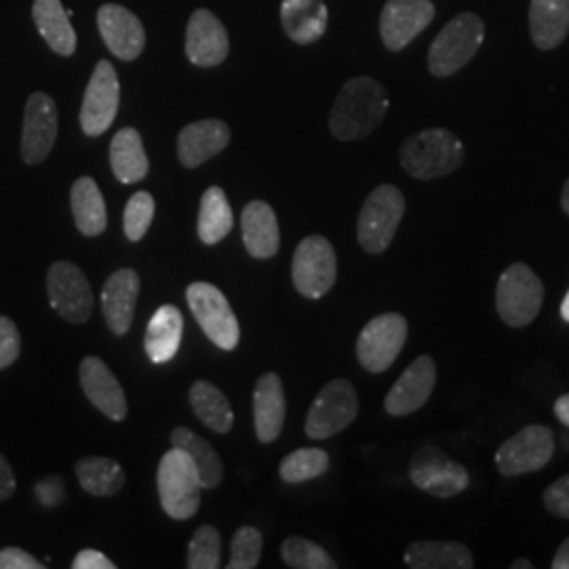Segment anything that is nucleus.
Instances as JSON below:
<instances>
[{
  "instance_id": "4be33fe9",
  "label": "nucleus",
  "mask_w": 569,
  "mask_h": 569,
  "mask_svg": "<svg viewBox=\"0 0 569 569\" xmlns=\"http://www.w3.org/2000/svg\"><path fill=\"white\" fill-rule=\"evenodd\" d=\"M230 142V127L220 119L186 124L178 136V157L186 169H194L218 157Z\"/></svg>"
},
{
  "instance_id": "39448f33",
  "label": "nucleus",
  "mask_w": 569,
  "mask_h": 569,
  "mask_svg": "<svg viewBox=\"0 0 569 569\" xmlns=\"http://www.w3.org/2000/svg\"><path fill=\"white\" fill-rule=\"evenodd\" d=\"M403 213L406 197L392 183L378 186L367 197L357 222V239L367 253L380 256L387 251L403 220Z\"/></svg>"
},
{
  "instance_id": "2f4dec72",
  "label": "nucleus",
  "mask_w": 569,
  "mask_h": 569,
  "mask_svg": "<svg viewBox=\"0 0 569 569\" xmlns=\"http://www.w3.org/2000/svg\"><path fill=\"white\" fill-rule=\"evenodd\" d=\"M190 406L204 427L226 435L234 427V413L224 392L207 380H197L190 387Z\"/></svg>"
},
{
  "instance_id": "e433bc0d",
  "label": "nucleus",
  "mask_w": 569,
  "mask_h": 569,
  "mask_svg": "<svg viewBox=\"0 0 569 569\" xmlns=\"http://www.w3.org/2000/svg\"><path fill=\"white\" fill-rule=\"evenodd\" d=\"M281 557L289 568L296 569H336L338 563L323 547L315 545L300 536L287 538L281 547Z\"/></svg>"
},
{
  "instance_id": "49530a36",
  "label": "nucleus",
  "mask_w": 569,
  "mask_h": 569,
  "mask_svg": "<svg viewBox=\"0 0 569 569\" xmlns=\"http://www.w3.org/2000/svg\"><path fill=\"white\" fill-rule=\"evenodd\" d=\"M16 475H13V468L9 465V460L0 453V502L9 500L13 493H16Z\"/></svg>"
},
{
  "instance_id": "2eb2a0df",
  "label": "nucleus",
  "mask_w": 569,
  "mask_h": 569,
  "mask_svg": "<svg viewBox=\"0 0 569 569\" xmlns=\"http://www.w3.org/2000/svg\"><path fill=\"white\" fill-rule=\"evenodd\" d=\"M58 106L51 96L37 91L28 98L23 110L21 131V159L23 163L39 164L49 157L58 140Z\"/></svg>"
},
{
  "instance_id": "20e7f679",
  "label": "nucleus",
  "mask_w": 569,
  "mask_h": 569,
  "mask_svg": "<svg viewBox=\"0 0 569 569\" xmlns=\"http://www.w3.org/2000/svg\"><path fill=\"white\" fill-rule=\"evenodd\" d=\"M486 39L483 20L475 13H460L443 26L428 51L430 74L446 79L460 72L477 56Z\"/></svg>"
},
{
  "instance_id": "3c124183",
  "label": "nucleus",
  "mask_w": 569,
  "mask_h": 569,
  "mask_svg": "<svg viewBox=\"0 0 569 569\" xmlns=\"http://www.w3.org/2000/svg\"><path fill=\"white\" fill-rule=\"evenodd\" d=\"M533 568V563L528 561V559H517V561H512L510 563V569H531Z\"/></svg>"
},
{
  "instance_id": "5701e85b",
  "label": "nucleus",
  "mask_w": 569,
  "mask_h": 569,
  "mask_svg": "<svg viewBox=\"0 0 569 569\" xmlns=\"http://www.w3.org/2000/svg\"><path fill=\"white\" fill-rule=\"evenodd\" d=\"M243 243L251 258L270 260L279 253L281 230L277 213L264 201H251L243 209Z\"/></svg>"
},
{
  "instance_id": "c756f323",
  "label": "nucleus",
  "mask_w": 569,
  "mask_h": 569,
  "mask_svg": "<svg viewBox=\"0 0 569 569\" xmlns=\"http://www.w3.org/2000/svg\"><path fill=\"white\" fill-rule=\"evenodd\" d=\"M72 218L82 237H100L108 228L102 190L93 178H79L70 190Z\"/></svg>"
},
{
  "instance_id": "1a4fd4ad",
  "label": "nucleus",
  "mask_w": 569,
  "mask_h": 569,
  "mask_svg": "<svg viewBox=\"0 0 569 569\" xmlns=\"http://www.w3.org/2000/svg\"><path fill=\"white\" fill-rule=\"evenodd\" d=\"M338 277V260L333 244L321 234L306 237L302 243L296 247L293 262H291V279L296 291L308 300H319L336 283Z\"/></svg>"
},
{
  "instance_id": "a18cd8bd",
  "label": "nucleus",
  "mask_w": 569,
  "mask_h": 569,
  "mask_svg": "<svg viewBox=\"0 0 569 569\" xmlns=\"http://www.w3.org/2000/svg\"><path fill=\"white\" fill-rule=\"evenodd\" d=\"M74 569H114L117 566L100 552V550L84 549L72 561Z\"/></svg>"
},
{
  "instance_id": "0eeeda50",
  "label": "nucleus",
  "mask_w": 569,
  "mask_h": 569,
  "mask_svg": "<svg viewBox=\"0 0 569 569\" xmlns=\"http://www.w3.org/2000/svg\"><path fill=\"white\" fill-rule=\"evenodd\" d=\"M359 397L355 387L345 380H331L321 388L317 399L306 416V437L312 441H326L329 437L342 432L357 420Z\"/></svg>"
},
{
  "instance_id": "72a5a7b5",
  "label": "nucleus",
  "mask_w": 569,
  "mask_h": 569,
  "mask_svg": "<svg viewBox=\"0 0 569 569\" xmlns=\"http://www.w3.org/2000/svg\"><path fill=\"white\" fill-rule=\"evenodd\" d=\"M171 443H173V448L183 449L194 460V465L199 468V475H201L203 489H213L220 486V481L224 477V467H222L218 451L211 448L209 441H204L203 437H199L190 428L178 427L171 432Z\"/></svg>"
},
{
  "instance_id": "9b49d317",
  "label": "nucleus",
  "mask_w": 569,
  "mask_h": 569,
  "mask_svg": "<svg viewBox=\"0 0 569 569\" xmlns=\"http://www.w3.org/2000/svg\"><path fill=\"white\" fill-rule=\"evenodd\" d=\"M411 483L435 498H456L470 486L467 468L451 460L443 449L425 446L409 462Z\"/></svg>"
},
{
  "instance_id": "de8ad7c7",
  "label": "nucleus",
  "mask_w": 569,
  "mask_h": 569,
  "mask_svg": "<svg viewBox=\"0 0 569 569\" xmlns=\"http://www.w3.org/2000/svg\"><path fill=\"white\" fill-rule=\"evenodd\" d=\"M550 568L569 569V538H566V540H563V545H561V547L557 549V552H555Z\"/></svg>"
},
{
  "instance_id": "58836bf2",
  "label": "nucleus",
  "mask_w": 569,
  "mask_h": 569,
  "mask_svg": "<svg viewBox=\"0 0 569 569\" xmlns=\"http://www.w3.org/2000/svg\"><path fill=\"white\" fill-rule=\"evenodd\" d=\"M154 197L150 192H136L124 207L122 216V228L129 241L138 243L148 234L150 224L154 220Z\"/></svg>"
},
{
  "instance_id": "f3484780",
  "label": "nucleus",
  "mask_w": 569,
  "mask_h": 569,
  "mask_svg": "<svg viewBox=\"0 0 569 569\" xmlns=\"http://www.w3.org/2000/svg\"><path fill=\"white\" fill-rule=\"evenodd\" d=\"M437 385V367L435 361L422 355L401 373L395 387L388 390L385 409L390 416L401 418L422 409Z\"/></svg>"
},
{
  "instance_id": "c03bdc74",
  "label": "nucleus",
  "mask_w": 569,
  "mask_h": 569,
  "mask_svg": "<svg viewBox=\"0 0 569 569\" xmlns=\"http://www.w3.org/2000/svg\"><path fill=\"white\" fill-rule=\"evenodd\" d=\"M44 563H41L37 557H32L30 552L18 549V547H7L0 550V569H42Z\"/></svg>"
},
{
  "instance_id": "473e14b6",
  "label": "nucleus",
  "mask_w": 569,
  "mask_h": 569,
  "mask_svg": "<svg viewBox=\"0 0 569 569\" xmlns=\"http://www.w3.org/2000/svg\"><path fill=\"white\" fill-rule=\"evenodd\" d=\"M74 472L81 488L98 498L117 496L127 483L124 470L112 458H82L74 465Z\"/></svg>"
},
{
  "instance_id": "aec40b11",
  "label": "nucleus",
  "mask_w": 569,
  "mask_h": 569,
  "mask_svg": "<svg viewBox=\"0 0 569 569\" xmlns=\"http://www.w3.org/2000/svg\"><path fill=\"white\" fill-rule=\"evenodd\" d=\"M140 289L142 281L133 268H121L112 272L110 279L103 283V319L114 336H124L131 329Z\"/></svg>"
},
{
  "instance_id": "f704fd0d",
  "label": "nucleus",
  "mask_w": 569,
  "mask_h": 569,
  "mask_svg": "<svg viewBox=\"0 0 569 569\" xmlns=\"http://www.w3.org/2000/svg\"><path fill=\"white\" fill-rule=\"evenodd\" d=\"M234 226L232 209L228 203L224 190L220 186H211L204 190L199 211V239L204 244H218L224 241Z\"/></svg>"
},
{
  "instance_id": "603ef678",
  "label": "nucleus",
  "mask_w": 569,
  "mask_h": 569,
  "mask_svg": "<svg viewBox=\"0 0 569 569\" xmlns=\"http://www.w3.org/2000/svg\"><path fill=\"white\" fill-rule=\"evenodd\" d=\"M561 319L569 323V289L568 293H566V298H563V302H561Z\"/></svg>"
},
{
  "instance_id": "6e6552de",
  "label": "nucleus",
  "mask_w": 569,
  "mask_h": 569,
  "mask_svg": "<svg viewBox=\"0 0 569 569\" xmlns=\"http://www.w3.org/2000/svg\"><path fill=\"white\" fill-rule=\"evenodd\" d=\"M186 300L204 336L222 350H234L241 340V327L224 293L211 283H192Z\"/></svg>"
},
{
  "instance_id": "79ce46f5",
  "label": "nucleus",
  "mask_w": 569,
  "mask_h": 569,
  "mask_svg": "<svg viewBox=\"0 0 569 569\" xmlns=\"http://www.w3.org/2000/svg\"><path fill=\"white\" fill-rule=\"evenodd\" d=\"M545 507L552 515L569 519V475L557 479L545 489Z\"/></svg>"
},
{
  "instance_id": "a878e982",
  "label": "nucleus",
  "mask_w": 569,
  "mask_h": 569,
  "mask_svg": "<svg viewBox=\"0 0 569 569\" xmlns=\"http://www.w3.org/2000/svg\"><path fill=\"white\" fill-rule=\"evenodd\" d=\"M183 317L176 306L164 305L150 319L143 348L152 363L171 361L182 345Z\"/></svg>"
},
{
  "instance_id": "37998d69",
  "label": "nucleus",
  "mask_w": 569,
  "mask_h": 569,
  "mask_svg": "<svg viewBox=\"0 0 569 569\" xmlns=\"http://www.w3.org/2000/svg\"><path fill=\"white\" fill-rule=\"evenodd\" d=\"M34 496L44 509H56L66 500V483L61 477H44L34 486Z\"/></svg>"
},
{
  "instance_id": "393cba45",
  "label": "nucleus",
  "mask_w": 569,
  "mask_h": 569,
  "mask_svg": "<svg viewBox=\"0 0 569 569\" xmlns=\"http://www.w3.org/2000/svg\"><path fill=\"white\" fill-rule=\"evenodd\" d=\"M281 23L291 41L312 44L326 34L329 11L323 0H283Z\"/></svg>"
},
{
  "instance_id": "c85d7f7f",
  "label": "nucleus",
  "mask_w": 569,
  "mask_h": 569,
  "mask_svg": "<svg viewBox=\"0 0 569 569\" xmlns=\"http://www.w3.org/2000/svg\"><path fill=\"white\" fill-rule=\"evenodd\" d=\"M32 20L51 51L63 58H70L77 51V32L61 0H34Z\"/></svg>"
},
{
  "instance_id": "4468645a",
  "label": "nucleus",
  "mask_w": 569,
  "mask_h": 569,
  "mask_svg": "<svg viewBox=\"0 0 569 569\" xmlns=\"http://www.w3.org/2000/svg\"><path fill=\"white\" fill-rule=\"evenodd\" d=\"M121 103V82L110 61H100L87 84L81 106L82 133L89 138L103 136L117 119Z\"/></svg>"
},
{
  "instance_id": "8fccbe9b",
  "label": "nucleus",
  "mask_w": 569,
  "mask_h": 569,
  "mask_svg": "<svg viewBox=\"0 0 569 569\" xmlns=\"http://www.w3.org/2000/svg\"><path fill=\"white\" fill-rule=\"evenodd\" d=\"M561 209L569 216V178L566 186H563V192H561Z\"/></svg>"
},
{
  "instance_id": "ea45409f",
  "label": "nucleus",
  "mask_w": 569,
  "mask_h": 569,
  "mask_svg": "<svg viewBox=\"0 0 569 569\" xmlns=\"http://www.w3.org/2000/svg\"><path fill=\"white\" fill-rule=\"evenodd\" d=\"M262 533L251 526L237 529L230 545V569H253L262 557Z\"/></svg>"
},
{
  "instance_id": "f257e3e1",
  "label": "nucleus",
  "mask_w": 569,
  "mask_h": 569,
  "mask_svg": "<svg viewBox=\"0 0 569 569\" xmlns=\"http://www.w3.org/2000/svg\"><path fill=\"white\" fill-rule=\"evenodd\" d=\"M387 112L385 84L369 77H357L346 82L338 93L329 114V131L340 142L363 140L382 124Z\"/></svg>"
},
{
  "instance_id": "9d476101",
  "label": "nucleus",
  "mask_w": 569,
  "mask_h": 569,
  "mask_svg": "<svg viewBox=\"0 0 569 569\" xmlns=\"http://www.w3.org/2000/svg\"><path fill=\"white\" fill-rule=\"evenodd\" d=\"M407 340V319L399 312L373 317L357 340V359L369 373H385L401 355Z\"/></svg>"
},
{
  "instance_id": "c9c22d12",
  "label": "nucleus",
  "mask_w": 569,
  "mask_h": 569,
  "mask_svg": "<svg viewBox=\"0 0 569 569\" xmlns=\"http://www.w3.org/2000/svg\"><path fill=\"white\" fill-rule=\"evenodd\" d=\"M329 470V456L319 448L296 449L279 467V477L284 483H305L323 477Z\"/></svg>"
},
{
  "instance_id": "423d86ee",
  "label": "nucleus",
  "mask_w": 569,
  "mask_h": 569,
  "mask_svg": "<svg viewBox=\"0 0 569 569\" xmlns=\"http://www.w3.org/2000/svg\"><path fill=\"white\" fill-rule=\"evenodd\" d=\"M545 302V284L523 262L510 264L498 279L496 310L510 327H526L538 317Z\"/></svg>"
},
{
  "instance_id": "f03ea898",
  "label": "nucleus",
  "mask_w": 569,
  "mask_h": 569,
  "mask_svg": "<svg viewBox=\"0 0 569 569\" xmlns=\"http://www.w3.org/2000/svg\"><path fill=\"white\" fill-rule=\"evenodd\" d=\"M401 167L416 180H437L465 163V143L449 129H425L401 146Z\"/></svg>"
},
{
  "instance_id": "a19ab883",
  "label": "nucleus",
  "mask_w": 569,
  "mask_h": 569,
  "mask_svg": "<svg viewBox=\"0 0 569 569\" xmlns=\"http://www.w3.org/2000/svg\"><path fill=\"white\" fill-rule=\"evenodd\" d=\"M21 355L20 329L13 319L0 315V369L13 366Z\"/></svg>"
},
{
  "instance_id": "6ab92c4d",
  "label": "nucleus",
  "mask_w": 569,
  "mask_h": 569,
  "mask_svg": "<svg viewBox=\"0 0 569 569\" xmlns=\"http://www.w3.org/2000/svg\"><path fill=\"white\" fill-rule=\"evenodd\" d=\"M228 32L224 23L211 11L199 9L192 13L186 30V56L199 68H213L228 58Z\"/></svg>"
},
{
  "instance_id": "412c9836",
  "label": "nucleus",
  "mask_w": 569,
  "mask_h": 569,
  "mask_svg": "<svg viewBox=\"0 0 569 569\" xmlns=\"http://www.w3.org/2000/svg\"><path fill=\"white\" fill-rule=\"evenodd\" d=\"M98 28L106 47L119 58L131 61L142 56L146 32L142 21L121 4H103L98 11Z\"/></svg>"
},
{
  "instance_id": "cd10ccee",
  "label": "nucleus",
  "mask_w": 569,
  "mask_h": 569,
  "mask_svg": "<svg viewBox=\"0 0 569 569\" xmlns=\"http://www.w3.org/2000/svg\"><path fill=\"white\" fill-rule=\"evenodd\" d=\"M411 569H470L475 566L467 545L453 540H420L411 542L403 555Z\"/></svg>"
},
{
  "instance_id": "4c0bfd02",
  "label": "nucleus",
  "mask_w": 569,
  "mask_h": 569,
  "mask_svg": "<svg viewBox=\"0 0 569 569\" xmlns=\"http://www.w3.org/2000/svg\"><path fill=\"white\" fill-rule=\"evenodd\" d=\"M222 559V536L211 526H201L194 531L188 545V561L190 569H218Z\"/></svg>"
},
{
  "instance_id": "7c9ffc66",
  "label": "nucleus",
  "mask_w": 569,
  "mask_h": 569,
  "mask_svg": "<svg viewBox=\"0 0 569 569\" xmlns=\"http://www.w3.org/2000/svg\"><path fill=\"white\" fill-rule=\"evenodd\" d=\"M110 164L114 178L121 183L142 182L148 176V157L143 150L142 136L133 127L121 129L110 143Z\"/></svg>"
},
{
  "instance_id": "dca6fc26",
  "label": "nucleus",
  "mask_w": 569,
  "mask_h": 569,
  "mask_svg": "<svg viewBox=\"0 0 569 569\" xmlns=\"http://www.w3.org/2000/svg\"><path fill=\"white\" fill-rule=\"evenodd\" d=\"M435 20L430 0H388L380 16V34L390 51H401Z\"/></svg>"
},
{
  "instance_id": "09e8293b",
  "label": "nucleus",
  "mask_w": 569,
  "mask_h": 569,
  "mask_svg": "<svg viewBox=\"0 0 569 569\" xmlns=\"http://www.w3.org/2000/svg\"><path fill=\"white\" fill-rule=\"evenodd\" d=\"M555 416L559 418V422H561L563 427L569 428V392L555 401Z\"/></svg>"
},
{
  "instance_id": "f8f14e48",
  "label": "nucleus",
  "mask_w": 569,
  "mask_h": 569,
  "mask_svg": "<svg viewBox=\"0 0 569 569\" xmlns=\"http://www.w3.org/2000/svg\"><path fill=\"white\" fill-rule=\"evenodd\" d=\"M555 456V435L549 427L529 425L512 435L496 453V467L502 477H521L549 465Z\"/></svg>"
},
{
  "instance_id": "b1692460",
  "label": "nucleus",
  "mask_w": 569,
  "mask_h": 569,
  "mask_svg": "<svg viewBox=\"0 0 569 569\" xmlns=\"http://www.w3.org/2000/svg\"><path fill=\"white\" fill-rule=\"evenodd\" d=\"M253 422L260 443L279 439L284 425L283 382L277 373H264L253 390Z\"/></svg>"
},
{
  "instance_id": "ddd939ff",
  "label": "nucleus",
  "mask_w": 569,
  "mask_h": 569,
  "mask_svg": "<svg viewBox=\"0 0 569 569\" xmlns=\"http://www.w3.org/2000/svg\"><path fill=\"white\" fill-rule=\"evenodd\" d=\"M47 296L63 321L81 326L93 312V291L84 272L72 262H56L47 272Z\"/></svg>"
},
{
  "instance_id": "7ed1b4c3",
  "label": "nucleus",
  "mask_w": 569,
  "mask_h": 569,
  "mask_svg": "<svg viewBox=\"0 0 569 569\" xmlns=\"http://www.w3.org/2000/svg\"><path fill=\"white\" fill-rule=\"evenodd\" d=\"M157 486L161 507L171 519L186 521L199 510L203 491L201 475L183 449L173 448L164 453L157 472Z\"/></svg>"
},
{
  "instance_id": "bb28decb",
  "label": "nucleus",
  "mask_w": 569,
  "mask_h": 569,
  "mask_svg": "<svg viewBox=\"0 0 569 569\" xmlns=\"http://www.w3.org/2000/svg\"><path fill=\"white\" fill-rule=\"evenodd\" d=\"M529 32L538 49H557L569 32V0H531Z\"/></svg>"
},
{
  "instance_id": "a211bd4d",
  "label": "nucleus",
  "mask_w": 569,
  "mask_h": 569,
  "mask_svg": "<svg viewBox=\"0 0 569 569\" xmlns=\"http://www.w3.org/2000/svg\"><path fill=\"white\" fill-rule=\"evenodd\" d=\"M79 378L84 397L96 409H100L106 418L114 422H122L127 418L129 409L121 382L100 357H84L79 367Z\"/></svg>"
}]
</instances>
